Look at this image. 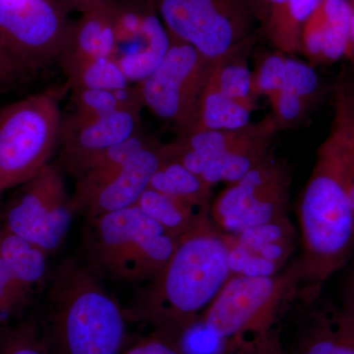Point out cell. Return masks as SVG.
<instances>
[{"label": "cell", "mask_w": 354, "mask_h": 354, "mask_svg": "<svg viewBox=\"0 0 354 354\" xmlns=\"http://www.w3.org/2000/svg\"><path fill=\"white\" fill-rule=\"evenodd\" d=\"M349 1H351V6H353L354 8V0H349Z\"/></svg>", "instance_id": "obj_40"}, {"label": "cell", "mask_w": 354, "mask_h": 354, "mask_svg": "<svg viewBox=\"0 0 354 354\" xmlns=\"http://www.w3.org/2000/svg\"><path fill=\"white\" fill-rule=\"evenodd\" d=\"M69 93L71 113L77 115H106L121 109L143 106L139 88L134 84L120 88H81Z\"/></svg>", "instance_id": "obj_26"}, {"label": "cell", "mask_w": 354, "mask_h": 354, "mask_svg": "<svg viewBox=\"0 0 354 354\" xmlns=\"http://www.w3.org/2000/svg\"><path fill=\"white\" fill-rule=\"evenodd\" d=\"M319 86L318 74L313 65L300 62L297 58L288 57L285 87L283 90L299 95L310 106L315 100Z\"/></svg>", "instance_id": "obj_31"}, {"label": "cell", "mask_w": 354, "mask_h": 354, "mask_svg": "<svg viewBox=\"0 0 354 354\" xmlns=\"http://www.w3.org/2000/svg\"><path fill=\"white\" fill-rule=\"evenodd\" d=\"M318 151L334 169L354 211V120L337 99L330 131Z\"/></svg>", "instance_id": "obj_20"}, {"label": "cell", "mask_w": 354, "mask_h": 354, "mask_svg": "<svg viewBox=\"0 0 354 354\" xmlns=\"http://www.w3.org/2000/svg\"><path fill=\"white\" fill-rule=\"evenodd\" d=\"M268 99L272 106V118L278 130L299 123L309 108L304 100L290 91H279Z\"/></svg>", "instance_id": "obj_32"}, {"label": "cell", "mask_w": 354, "mask_h": 354, "mask_svg": "<svg viewBox=\"0 0 354 354\" xmlns=\"http://www.w3.org/2000/svg\"><path fill=\"white\" fill-rule=\"evenodd\" d=\"M17 188L0 214V223L46 254L55 252L66 239L74 216L62 172L48 165Z\"/></svg>", "instance_id": "obj_9"}, {"label": "cell", "mask_w": 354, "mask_h": 354, "mask_svg": "<svg viewBox=\"0 0 354 354\" xmlns=\"http://www.w3.org/2000/svg\"><path fill=\"white\" fill-rule=\"evenodd\" d=\"M51 337L58 354H121L128 321L125 309L88 266L68 259L51 277Z\"/></svg>", "instance_id": "obj_2"}, {"label": "cell", "mask_w": 354, "mask_h": 354, "mask_svg": "<svg viewBox=\"0 0 354 354\" xmlns=\"http://www.w3.org/2000/svg\"><path fill=\"white\" fill-rule=\"evenodd\" d=\"M302 256L297 295L313 298L354 250V211L332 165L317 151L315 165L300 199Z\"/></svg>", "instance_id": "obj_3"}, {"label": "cell", "mask_w": 354, "mask_h": 354, "mask_svg": "<svg viewBox=\"0 0 354 354\" xmlns=\"http://www.w3.org/2000/svg\"><path fill=\"white\" fill-rule=\"evenodd\" d=\"M0 354H50L34 326L14 330L0 346Z\"/></svg>", "instance_id": "obj_34"}, {"label": "cell", "mask_w": 354, "mask_h": 354, "mask_svg": "<svg viewBox=\"0 0 354 354\" xmlns=\"http://www.w3.org/2000/svg\"><path fill=\"white\" fill-rule=\"evenodd\" d=\"M70 25L58 0H0V41L36 77L59 60Z\"/></svg>", "instance_id": "obj_10"}, {"label": "cell", "mask_w": 354, "mask_h": 354, "mask_svg": "<svg viewBox=\"0 0 354 354\" xmlns=\"http://www.w3.org/2000/svg\"><path fill=\"white\" fill-rule=\"evenodd\" d=\"M68 86L51 87L0 109V197L37 176L59 145L60 102Z\"/></svg>", "instance_id": "obj_5"}, {"label": "cell", "mask_w": 354, "mask_h": 354, "mask_svg": "<svg viewBox=\"0 0 354 354\" xmlns=\"http://www.w3.org/2000/svg\"><path fill=\"white\" fill-rule=\"evenodd\" d=\"M254 39L215 60L209 78V82L221 94L252 111L255 109L256 99L252 90V71L249 68L247 57Z\"/></svg>", "instance_id": "obj_21"}, {"label": "cell", "mask_w": 354, "mask_h": 354, "mask_svg": "<svg viewBox=\"0 0 354 354\" xmlns=\"http://www.w3.org/2000/svg\"><path fill=\"white\" fill-rule=\"evenodd\" d=\"M251 113L252 111L221 94L208 81L200 102L196 127L193 131L241 129L250 124Z\"/></svg>", "instance_id": "obj_24"}, {"label": "cell", "mask_w": 354, "mask_h": 354, "mask_svg": "<svg viewBox=\"0 0 354 354\" xmlns=\"http://www.w3.org/2000/svg\"><path fill=\"white\" fill-rule=\"evenodd\" d=\"M114 50L113 7H102L71 22L58 64L111 57Z\"/></svg>", "instance_id": "obj_17"}, {"label": "cell", "mask_w": 354, "mask_h": 354, "mask_svg": "<svg viewBox=\"0 0 354 354\" xmlns=\"http://www.w3.org/2000/svg\"><path fill=\"white\" fill-rule=\"evenodd\" d=\"M169 158V146L153 141L95 191L81 213L88 220L134 206L160 165Z\"/></svg>", "instance_id": "obj_15"}, {"label": "cell", "mask_w": 354, "mask_h": 354, "mask_svg": "<svg viewBox=\"0 0 354 354\" xmlns=\"http://www.w3.org/2000/svg\"><path fill=\"white\" fill-rule=\"evenodd\" d=\"M149 187L209 213L213 188L174 158H169L160 165Z\"/></svg>", "instance_id": "obj_22"}, {"label": "cell", "mask_w": 354, "mask_h": 354, "mask_svg": "<svg viewBox=\"0 0 354 354\" xmlns=\"http://www.w3.org/2000/svg\"><path fill=\"white\" fill-rule=\"evenodd\" d=\"M34 78L36 76L0 41V94L19 92L28 87Z\"/></svg>", "instance_id": "obj_33"}, {"label": "cell", "mask_w": 354, "mask_h": 354, "mask_svg": "<svg viewBox=\"0 0 354 354\" xmlns=\"http://www.w3.org/2000/svg\"><path fill=\"white\" fill-rule=\"evenodd\" d=\"M214 62L171 37L164 62L148 78L136 84L143 106L174 124L180 136L192 132Z\"/></svg>", "instance_id": "obj_8"}, {"label": "cell", "mask_w": 354, "mask_h": 354, "mask_svg": "<svg viewBox=\"0 0 354 354\" xmlns=\"http://www.w3.org/2000/svg\"><path fill=\"white\" fill-rule=\"evenodd\" d=\"M228 354H281V348L274 339H252Z\"/></svg>", "instance_id": "obj_36"}, {"label": "cell", "mask_w": 354, "mask_h": 354, "mask_svg": "<svg viewBox=\"0 0 354 354\" xmlns=\"http://www.w3.org/2000/svg\"><path fill=\"white\" fill-rule=\"evenodd\" d=\"M60 6L67 14L78 12L80 14L91 12L111 6L118 0H58Z\"/></svg>", "instance_id": "obj_37"}, {"label": "cell", "mask_w": 354, "mask_h": 354, "mask_svg": "<svg viewBox=\"0 0 354 354\" xmlns=\"http://www.w3.org/2000/svg\"><path fill=\"white\" fill-rule=\"evenodd\" d=\"M288 55L277 50L268 53L258 62L252 72V90L255 99L260 95L269 97L285 87L286 62Z\"/></svg>", "instance_id": "obj_29"}, {"label": "cell", "mask_w": 354, "mask_h": 354, "mask_svg": "<svg viewBox=\"0 0 354 354\" xmlns=\"http://www.w3.org/2000/svg\"><path fill=\"white\" fill-rule=\"evenodd\" d=\"M227 236L232 276H276L295 246V230L288 216Z\"/></svg>", "instance_id": "obj_14"}, {"label": "cell", "mask_w": 354, "mask_h": 354, "mask_svg": "<svg viewBox=\"0 0 354 354\" xmlns=\"http://www.w3.org/2000/svg\"><path fill=\"white\" fill-rule=\"evenodd\" d=\"M353 13L349 0L321 1L301 32L300 53L310 64H332L346 57Z\"/></svg>", "instance_id": "obj_16"}, {"label": "cell", "mask_w": 354, "mask_h": 354, "mask_svg": "<svg viewBox=\"0 0 354 354\" xmlns=\"http://www.w3.org/2000/svg\"><path fill=\"white\" fill-rule=\"evenodd\" d=\"M142 109L137 106L106 115L68 113L62 120L60 162L78 178L102 153L142 131Z\"/></svg>", "instance_id": "obj_13"}, {"label": "cell", "mask_w": 354, "mask_h": 354, "mask_svg": "<svg viewBox=\"0 0 354 354\" xmlns=\"http://www.w3.org/2000/svg\"><path fill=\"white\" fill-rule=\"evenodd\" d=\"M59 65L69 90L120 88L132 85L111 57L87 58Z\"/></svg>", "instance_id": "obj_25"}, {"label": "cell", "mask_w": 354, "mask_h": 354, "mask_svg": "<svg viewBox=\"0 0 354 354\" xmlns=\"http://www.w3.org/2000/svg\"><path fill=\"white\" fill-rule=\"evenodd\" d=\"M114 50L111 57L130 83H141L164 62L171 37L151 0L111 4Z\"/></svg>", "instance_id": "obj_12"}, {"label": "cell", "mask_w": 354, "mask_h": 354, "mask_svg": "<svg viewBox=\"0 0 354 354\" xmlns=\"http://www.w3.org/2000/svg\"><path fill=\"white\" fill-rule=\"evenodd\" d=\"M172 38L216 60L254 38L255 0H151Z\"/></svg>", "instance_id": "obj_7"}, {"label": "cell", "mask_w": 354, "mask_h": 354, "mask_svg": "<svg viewBox=\"0 0 354 354\" xmlns=\"http://www.w3.org/2000/svg\"><path fill=\"white\" fill-rule=\"evenodd\" d=\"M32 299L0 257V324L22 312Z\"/></svg>", "instance_id": "obj_30"}, {"label": "cell", "mask_w": 354, "mask_h": 354, "mask_svg": "<svg viewBox=\"0 0 354 354\" xmlns=\"http://www.w3.org/2000/svg\"><path fill=\"white\" fill-rule=\"evenodd\" d=\"M288 354H354V344L329 324L313 322L300 333Z\"/></svg>", "instance_id": "obj_27"}, {"label": "cell", "mask_w": 354, "mask_h": 354, "mask_svg": "<svg viewBox=\"0 0 354 354\" xmlns=\"http://www.w3.org/2000/svg\"><path fill=\"white\" fill-rule=\"evenodd\" d=\"M153 141L145 133L140 131L125 141L111 147L95 158L77 178L78 181L75 192L71 198L74 215L81 213L86 203L95 191L115 176L136 153L150 145Z\"/></svg>", "instance_id": "obj_18"}, {"label": "cell", "mask_w": 354, "mask_h": 354, "mask_svg": "<svg viewBox=\"0 0 354 354\" xmlns=\"http://www.w3.org/2000/svg\"><path fill=\"white\" fill-rule=\"evenodd\" d=\"M174 339L183 354H228L236 348L215 334L200 317Z\"/></svg>", "instance_id": "obj_28"}, {"label": "cell", "mask_w": 354, "mask_h": 354, "mask_svg": "<svg viewBox=\"0 0 354 354\" xmlns=\"http://www.w3.org/2000/svg\"><path fill=\"white\" fill-rule=\"evenodd\" d=\"M346 57L349 58L351 62L354 64V13L353 20H351V41H349V48Z\"/></svg>", "instance_id": "obj_39"}, {"label": "cell", "mask_w": 354, "mask_h": 354, "mask_svg": "<svg viewBox=\"0 0 354 354\" xmlns=\"http://www.w3.org/2000/svg\"><path fill=\"white\" fill-rule=\"evenodd\" d=\"M354 120V78L346 77L337 85L335 97Z\"/></svg>", "instance_id": "obj_38"}, {"label": "cell", "mask_w": 354, "mask_h": 354, "mask_svg": "<svg viewBox=\"0 0 354 354\" xmlns=\"http://www.w3.org/2000/svg\"><path fill=\"white\" fill-rule=\"evenodd\" d=\"M121 354H183L176 339L164 333L145 337L137 342L129 348L124 349Z\"/></svg>", "instance_id": "obj_35"}, {"label": "cell", "mask_w": 354, "mask_h": 354, "mask_svg": "<svg viewBox=\"0 0 354 354\" xmlns=\"http://www.w3.org/2000/svg\"><path fill=\"white\" fill-rule=\"evenodd\" d=\"M288 178L270 156L211 203L209 218L218 230L239 235L248 228L286 216Z\"/></svg>", "instance_id": "obj_11"}, {"label": "cell", "mask_w": 354, "mask_h": 354, "mask_svg": "<svg viewBox=\"0 0 354 354\" xmlns=\"http://www.w3.org/2000/svg\"><path fill=\"white\" fill-rule=\"evenodd\" d=\"M88 221L86 261L97 276L128 283L151 281L178 245V237L136 205Z\"/></svg>", "instance_id": "obj_4"}, {"label": "cell", "mask_w": 354, "mask_h": 354, "mask_svg": "<svg viewBox=\"0 0 354 354\" xmlns=\"http://www.w3.org/2000/svg\"><path fill=\"white\" fill-rule=\"evenodd\" d=\"M48 256L43 249L9 232L0 223V257L32 297L46 283Z\"/></svg>", "instance_id": "obj_19"}, {"label": "cell", "mask_w": 354, "mask_h": 354, "mask_svg": "<svg viewBox=\"0 0 354 354\" xmlns=\"http://www.w3.org/2000/svg\"><path fill=\"white\" fill-rule=\"evenodd\" d=\"M137 207L169 234L180 239L196 227L209 212L148 187L136 202Z\"/></svg>", "instance_id": "obj_23"}, {"label": "cell", "mask_w": 354, "mask_h": 354, "mask_svg": "<svg viewBox=\"0 0 354 354\" xmlns=\"http://www.w3.org/2000/svg\"><path fill=\"white\" fill-rule=\"evenodd\" d=\"M297 279L295 265L276 276H232L200 318L234 348L248 339H271L281 307L297 295Z\"/></svg>", "instance_id": "obj_6"}, {"label": "cell", "mask_w": 354, "mask_h": 354, "mask_svg": "<svg viewBox=\"0 0 354 354\" xmlns=\"http://www.w3.org/2000/svg\"><path fill=\"white\" fill-rule=\"evenodd\" d=\"M230 277L227 234L205 216L179 239L171 259L125 314L128 321L150 324L176 339L208 308Z\"/></svg>", "instance_id": "obj_1"}]
</instances>
